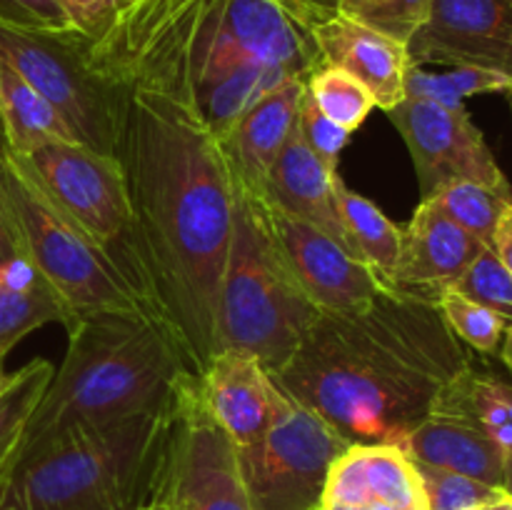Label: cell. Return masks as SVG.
<instances>
[{
  "instance_id": "1",
  "label": "cell",
  "mask_w": 512,
  "mask_h": 510,
  "mask_svg": "<svg viewBox=\"0 0 512 510\" xmlns=\"http://www.w3.org/2000/svg\"><path fill=\"white\" fill-rule=\"evenodd\" d=\"M200 0H130L93 50L113 88V158L130 230L115 265L195 378L215 353V313L238 173L193 85Z\"/></svg>"
},
{
  "instance_id": "2",
  "label": "cell",
  "mask_w": 512,
  "mask_h": 510,
  "mask_svg": "<svg viewBox=\"0 0 512 510\" xmlns=\"http://www.w3.org/2000/svg\"><path fill=\"white\" fill-rule=\"evenodd\" d=\"M468 363L438 300L385 288L365 308L320 315L273 380L350 445L403 448Z\"/></svg>"
},
{
  "instance_id": "3",
  "label": "cell",
  "mask_w": 512,
  "mask_h": 510,
  "mask_svg": "<svg viewBox=\"0 0 512 510\" xmlns=\"http://www.w3.org/2000/svg\"><path fill=\"white\" fill-rule=\"evenodd\" d=\"M195 378L173 340L145 310H98L68 328L63 365L53 373L23 450L88 425H108L165 410Z\"/></svg>"
},
{
  "instance_id": "4",
  "label": "cell",
  "mask_w": 512,
  "mask_h": 510,
  "mask_svg": "<svg viewBox=\"0 0 512 510\" xmlns=\"http://www.w3.org/2000/svg\"><path fill=\"white\" fill-rule=\"evenodd\" d=\"M175 403L75 428L18 453L0 483V510H140L163 460Z\"/></svg>"
},
{
  "instance_id": "5",
  "label": "cell",
  "mask_w": 512,
  "mask_h": 510,
  "mask_svg": "<svg viewBox=\"0 0 512 510\" xmlns=\"http://www.w3.org/2000/svg\"><path fill=\"white\" fill-rule=\"evenodd\" d=\"M190 65L205 118L228 140L245 110L285 80L308 78L323 58L283 0H200Z\"/></svg>"
},
{
  "instance_id": "6",
  "label": "cell",
  "mask_w": 512,
  "mask_h": 510,
  "mask_svg": "<svg viewBox=\"0 0 512 510\" xmlns=\"http://www.w3.org/2000/svg\"><path fill=\"white\" fill-rule=\"evenodd\" d=\"M320 315L280 243L270 200L238 178L233 238L218 290L215 353L248 350L273 375Z\"/></svg>"
},
{
  "instance_id": "7",
  "label": "cell",
  "mask_w": 512,
  "mask_h": 510,
  "mask_svg": "<svg viewBox=\"0 0 512 510\" xmlns=\"http://www.w3.org/2000/svg\"><path fill=\"white\" fill-rule=\"evenodd\" d=\"M0 170L20 250L68 305L73 323L98 310H143L110 255L55 208L28 165L3 145Z\"/></svg>"
},
{
  "instance_id": "8",
  "label": "cell",
  "mask_w": 512,
  "mask_h": 510,
  "mask_svg": "<svg viewBox=\"0 0 512 510\" xmlns=\"http://www.w3.org/2000/svg\"><path fill=\"white\" fill-rule=\"evenodd\" d=\"M0 63L63 115L75 143L113 155V88L100 68L93 38L78 30L43 33L0 23Z\"/></svg>"
},
{
  "instance_id": "9",
  "label": "cell",
  "mask_w": 512,
  "mask_h": 510,
  "mask_svg": "<svg viewBox=\"0 0 512 510\" xmlns=\"http://www.w3.org/2000/svg\"><path fill=\"white\" fill-rule=\"evenodd\" d=\"M348 445L333 425L283 393L268 430L255 443L235 445L253 510L320 508L330 468Z\"/></svg>"
},
{
  "instance_id": "10",
  "label": "cell",
  "mask_w": 512,
  "mask_h": 510,
  "mask_svg": "<svg viewBox=\"0 0 512 510\" xmlns=\"http://www.w3.org/2000/svg\"><path fill=\"white\" fill-rule=\"evenodd\" d=\"M160 480L173 510H253L233 438L200 395V380L175 403L160 460Z\"/></svg>"
},
{
  "instance_id": "11",
  "label": "cell",
  "mask_w": 512,
  "mask_h": 510,
  "mask_svg": "<svg viewBox=\"0 0 512 510\" xmlns=\"http://www.w3.org/2000/svg\"><path fill=\"white\" fill-rule=\"evenodd\" d=\"M20 160L55 208L115 263L130 230L128 190L118 160L75 140H50Z\"/></svg>"
},
{
  "instance_id": "12",
  "label": "cell",
  "mask_w": 512,
  "mask_h": 510,
  "mask_svg": "<svg viewBox=\"0 0 512 510\" xmlns=\"http://www.w3.org/2000/svg\"><path fill=\"white\" fill-rule=\"evenodd\" d=\"M388 118L408 145L423 200L458 180L495 188L510 185L465 108L453 110L430 100L405 98L388 110Z\"/></svg>"
},
{
  "instance_id": "13",
  "label": "cell",
  "mask_w": 512,
  "mask_h": 510,
  "mask_svg": "<svg viewBox=\"0 0 512 510\" xmlns=\"http://www.w3.org/2000/svg\"><path fill=\"white\" fill-rule=\"evenodd\" d=\"M410 65H473L512 78V0H433Z\"/></svg>"
},
{
  "instance_id": "14",
  "label": "cell",
  "mask_w": 512,
  "mask_h": 510,
  "mask_svg": "<svg viewBox=\"0 0 512 510\" xmlns=\"http://www.w3.org/2000/svg\"><path fill=\"white\" fill-rule=\"evenodd\" d=\"M270 208H273L275 230L293 263L295 275L320 313L360 310L373 303L385 288H390L363 260L353 258L328 233L283 213L275 205Z\"/></svg>"
},
{
  "instance_id": "15",
  "label": "cell",
  "mask_w": 512,
  "mask_h": 510,
  "mask_svg": "<svg viewBox=\"0 0 512 510\" xmlns=\"http://www.w3.org/2000/svg\"><path fill=\"white\" fill-rule=\"evenodd\" d=\"M488 245L460 228L433 200H420L413 218L403 225L400 258L393 288L400 293L438 300Z\"/></svg>"
},
{
  "instance_id": "16",
  "label": "cell",
  "mask_w": 512,
  "mask_h": 510,
  "mask_svg": "<svg viewBox=\"0 0 512 510\" xmlns=\"http://www.w3.org/2000/svg\"><path fill=\"white\" fill-rule=\"evenodd\" d=\"M200 395L233 443L250 445L268 430L283 400L273 375L248 350H218L210 358Z\"/></svg>"
},
{
  "instance_id": "17",
  "label": "cell",
  "mask_w": 512,
  "mask_h": 510,
  "mask_svg": "<svg viewBox=\"0 0 512 510\" xmlns=\"http://www.w3.org/2000/svg\"><path fill=\"white\" fill-rule=\"evenodd\" d=\"M323 65L343 70L368 88L375 105L388 113L405 100L408 48L363 23L333 13L310 25Z\"/></svg>"
},
{
  "instance_id": "18",
  "label": "cell",
  "mask_w": 512,
  "mask_h": 510,
  "mask_svg": "<svg viewBox=\"0 0 512 510\" xmlns=\"http://www.w3.org/2000/svg\"><path fill=\"white\" fill-rule=\"evenodd\" d=\"M323 503L355 508L390 503L400 510H428L418 468L398 445H348L330 468Z\"/></svg>"
},
{
  "instance_id": "19",
  "label": "cell",
  "mask_w": 512,
  "mask_h": 510,
  "mask_svg": "<svg viewBox=\"0 0 512 510\" xmlns=\"http://www.w3.org/2000/svg\"><path fill=\"white\" fill-rule=\"evenodd\" d=\"M335 180H338V168L325 165L295 128L260 193L270 200V205L320 228L353 255L340 220Z\"/></svg>"
},
{
  "instance_id": "20",
  "label": "cell",
  "mask_w": 512,
  "mask_h": 510,
  "mask_svg": "<svg viewBox=\"0 0 512 510\" xmlns=\"http://www.w3.org/2000/svg\"><path fill=\"white\" fill-rule=\"evenodd\" d=\"M303 98L305 80H285L263 95L253 108L245 110L243 118L230 130L225 145L233 158L235 173L248 188L263 190L275 160L298 128Z\"/></svg>"
},
{
  "instance_id": "21",
  "label": "cell",
  "mask_w": 512,
  "mask_h": 510,
  "mask_svg": "<svg viewBox=\"0 0 512 510\" xmlns=\"http://www.w3.org/2000/svg\"><path fill=\"white\" fill-rule=\"evenodd\" d=\"M415 463L468 475L505 490V450L475 425L443 415L425 418L403 445Z\"/></svg>"
},
{
  "instance_id": "22",
  "label": "cell",
  "mask_w": 512,
  "mask_h": 510,
  "mask_svg": "<svg viewBox=\"0 0 512 510\" xmlns=\"http://www.w3.org/2000/svg\"><path fill=\"white\" fill-rule=\"evenodd\" d=\"M430 415L475 425L488 433L505 455L512 450V383L493 373H483L475 368L473 360L440 390Z\"/></svg>"
},
{
  "instance_id": "23",
  "label": "cell",
  "mask_w": 512,
  "mask_h": 510,
  "mask_svg": "<svg viewBox=\"0 0 512 510\" xmlns=\"http://www.w3.org/2000/svg\"><path fill=\"white\" fill-rule=\"evenodd\" d=\"M50 140H73L63 115L15 70L0 63V145L25 158Z\"/></svg>"
},
{
  "instance_id": "24",
  "label": "cell",
  "mask_w": 512,
  "mask_h": 510,
  "mask_svg": "<svg viewBox=\"0 0 512 510\" xmlns=\"http://www.w3.org/2000/svg\"><path fill=\"white\" fill-rule=\"evenodd\" d=\"M335 198H338L340 220H343L353 255L363 260L383 283L390 285L400 258L403 225H395L378 205L350 190L340 175L335 180Z\"/></svg>"
},
{
  "instance_id": "25",
  "label": "cell",
  "mask_w": 512,
  "mask_h": 510,
  "mask_svg": "<svg viewBox=\"0 0 512 510\" xmlns=\"http://www.w3.org/2000/svg\"><path fill=\"white\" fill-rule=\"evenodd\" d=\"M53 373L55 368L50 360L35 358L10 373L8 385L0 390V483L13 468L25 428H28L43 393L48 390Z\"/></svg>"
},
{
  "instance_id": "26",
  "label": "cell",
  "mask_w": 512,
  "mask_h": 510,
  "mask_svg": "<svg viewBox=\"0 0 512 510\" xmlns=\"http://www.w3.org/2000/svg\"><path fill=\"white\" fill-rule=\"evenodd\" d=\"M483 93H512V78L473 65H450L448 70L410 65L405 73V98L430 100L443 108H465V98Z\"/></svg>"
},
{
  "instance_id": "27",
  "label": "cell",
  "mask_w": 512,
  "mask_h": 510,
  "mask_svg": "<svg viewBox=\"0 0 512 510\" xmlns=\"http://www.w3.org/2000/svg\"><path fill=\"white\" fill-rule=\"evenodd\" d=\"M48 323L73 325V313L60 300L45 278L30 288H5L0 285V355H8L15 343Z\"/></svg>"
},
{
  "instance_id": "28",
  "label": "cell",
  "mask_w": 512,
  "mask_h": 510,
  "mask_svg": "<svg viewBox=\"0 0 512 510\" xmlns=\"http://www.w3.org/2000/svg\"><path fill=\"white\" fill-rule=\"evenodd\" d=\"M425 200H433L453 223L483 240L485 245H493L495 228L512 205V185L495 188V185L475 183V180H458Z\"/></svg>"
},
{
  "instance_id": "29",
  "label": "cell",
  "mask_w": 512,
  "mask_h": 510,
  "mask_svg": "<svg viewBox=\"0 0 512 510\" xmlns=\"http://www.w3.org/2000/svg\"><path fill=\"white\" fill-rule=\"evenodd\" d=\"M305 93L313 100L315 108L345 128L355 133L368 120L370 110L375 108L373 95L368 93L360 80L333 65H320L305 78Z\"/></svg>"
},
{
  "instance_id": "30",
  "label": "cell",
  "mask_w": 512,
  "mask_h": 510,
  "mask_svg": "<svg viewBox=\"0 0 512 510\" xmlns=\"http://www.w3.org/2000/svg\"><path fill=\"white\" fill-rule=\"evenodd\" d=\"M438 308L460 343L483 355L498 353L505 328H508V320L503 315L465 298L463 293L453 288L438 295Z\"/></svg>"
},
{
  "instance_id": "31",
  "label": "cell",
  "mask_w": 512,
  "mask_h": 510,
  "mask_svg": "<svg viewBox=\"0 0 512 510\" xmlns=\"http://www.w3.org/2000/svg\"><path fill=\"white\" fill-rule=\"evenodd\" d=\"M430 10H433V0H343L338 13L408 48L413 35L428 20Z\"/></svg>"
},
{
  "instance_id": "32",
  "label": "cell",
  "mask_w": 512,
  "mask_h": 510,
  "mask_svg": "<svg viewBox=\"0 0 512 510\" xmlns=\"http://www.w3.org/2000/svg\"><path fill=\"white\" fill-rule=\"evenodd\" d=\"M415 468H418L420 483H423L428 510H483L498 503L505 495L503 488L468 478V475L430 468L423 463H415Z\"/></svg>"
},
{
  "instance_id": "33",
  "label": "cell",
  "mask_w": 512,
  "mask_h": 510,
  "mask_svg": "<svg viewBox=\"0 0 512 510\" xmlns=\"http://www.w3.org/2000/svg\"><path fill=\"white\" fill-rule=\"evenodd\" d=\"M453 290L475 300V303L485 305V308L495 310L508 323H512V275L490 245L483 248V253L455 280Z\"/></svg>"
},
{
  "instance_id": "34",
  "label": "cell",
  "mask_w": 512,
  "mask_h": 510,
  "mask_svg": "<svg viewBox=\"0 0 512 510\" xmlns=\"http://www.w3.org/2000/svg\"><path fill=\"white\" fill-rule=\"evenodd\" d=\"M298 130L300 135H303L305 143L310 145V150H313L325 165H330V168H338L340 153H343L350 135H353L345 128H340L338 123H333L330 118H325V115L315 108L313 100L308 98V93H305L303 105H300Z\"/></svg>"
},
{
  "instance_id": "35",
  "label": "cell",
  "mask_w": 512,
  "mask_h": 510,
  "mask_svg": "<svg viewBox=\"0 0 512 510\" xmlns=\"http://www.w3.org/2000/svg\"><path fill=\"white\" fill-rule=\"evenodd\" d=\"M0 23L43 33L75 30L60 0H0Z\"/></svg>"
},
{
  "instance_id": "36",
  "label": "cell",
  "mask_w": 512,
  "mask_h": 510,
  "mask_svg": "<svg viewBox=\"0 0 512 510\" xmlns=\"http://www.w3.org/2000/svg\"><path fill=\"white\" fill-rule=\"evenodd\" d=\"M75 30L88 38H100L118 15L115 0H60Z\"/></svg>"
},
{
  "instance_id": "37",
  "label": "cell",
  "mask_w": 512,
  "mask_h": 510,
  "mask_svg": "<svg viewBox=\"0 0 512 510\" xmlns=\"http://www.w3.org/2000/svg\"><path fill=\"white\" fill-rule=\"evenodd\" d=\"M300 20H305L308 25H313L315 20L328 18V15L338 13L340 3L343 0H283Z\"/></svg>"
},
{
  "instance_id": "38",
  "label": "cell",
  "mask_w": 512,
  "mask_h": 510,
  "mask_svg": "<svg viewBox=\"0 0 512 510\" xmlns=\"http://www.w3.org/2000/svg\"><path fill=\"white\" fill-rule=\"evenodd\" d=\"M490 248L495 250V255L503 260V265L512 275V205L505 210L503 218H500L498 228H495V235H493V245H490Z\"/></svg>"
},
{
  "instance_id": "39",
  "label": "cell",
  "mask_w": 512,
  "mask_h": 510,
  "mask_svg": "<svg viewBox=\"0 0 512 510\" xmlns=\"http://www.w3.org/2000/svg\"><path fill=\"white\" fill-rule=\"evenodd\" d=\"M18 258H25V255L20 253V245L15 243L13 233H10V230L3 225V220H0V273H3L10 263H15Z\"/></svg>"
},
{
  "instance_id": "40",
  "label": "cell",
  "mask_w": 512,
  "mask_h": 510,
  "mask_svg": "<svg viewBox=\"0 0 512 510\" xmlns=\"http://www.w3.org/2000/svg\"><path fill=\"white\" fill-rule=\"evenodd\" d=\"M140 510H173L168 493H165L163 480H160V468H158V475H155L153 490H150V495L145 498V503L140 505Z\"/></svg>"
},
{
  "instance_id": "41",
  "label": "cell",
  "mask_w": 512,
  "mask_h": 510,
  "mask_svg": "<svg viewBox=\"0 0 512 510\" xmlns=\"http://www.w3.org/2000/svg\"><path fill=\"white\" fill-rule=\"evenodd\" d=\"M0 220H3V225H5V228H8L10 233H13L15 243L20 245V240H18V228H15V218H13V213H10L8 195H5V185H3V170H0ZM20 253H23V250H20Z\"/></svg>"
},
{
  "instance_id": "42",
  "label": "cell",
  "mask_w": 512,
  "mask_h": 510,
  "mask_svg": "<svg viewBox=\"0 0 512 510\" xmlns=\"http://www.w3.org/2000/svg\"><path fill=\"white\" fill-rule=\"evenodd\" d=\"M500 360H503L505 368H508L512 375V323H508V328H505V335H503V343H500Z\"/></svg>"
},
{
  "instance_id": "43",
  "label": "cell",
  "mask_w": 512,
  "mask_h": 510,
  "mask_svg": "<svg viewBox=\"0 0 512 510\" xmlns=\"http://www.w3.org/2000/svg\"><path fill=\"white\" fill-rule=\"evenodd\" d=\"M505 493L512 495V450L505 458Z\"/></svg>"
},
{
  "instance_id": "44",
  "label": "cell",
  "mask_w": 512,
  "mask_h": 510,
  "mask_svg": "<svg viewBox=\"0 0 512 510\" xmlns=\"http://www.w3.org/2000/svg\"><path fill=\"white\" fill-rule=\"evenodd\" d=\"M483 510H512V495H508L505 493L503 498L498 500V503H493V505H488V508H483Z\"/></svg>"
},
{
  "instance_id": "45",
  "label": "cell",
  "mask_w": 512,
  "mask_h": 510,
  "mask_svg": "<svg viewBox=\"0 0 512 510\" xmlns=\"http://www.w3.org/2000/svg\"><path fill=\"white\" fill-rule=\"evenodd\" d=\"M5 358H8V355H0V390H3L10 380V373L5 370Z\"/></svg>"
},
{
  "instance_id": "46",
  "label": "cell",
  "mask_w": 512,
  "mask_h": 510,
  "mask_svg": "<svg viewBox=\"0 0 512 510\" xmlns=\"http://www.w3.org/2000/svg\"><path fill=\"white\" fill-rule=\"evenodd\" d=\"M320 510H360L355 505H340V503H320Z\"/></svg>"
},
{
  "instance_id": "47",
  "label": "cell",
  "mask_w": 512,
  "mask_h": 510,
  "mask_svg": "<svg viewBox=\"0 0 512 510\" xmlns=\"http://www.w3.org/2000/svg\"><path fill=\"white\" fill-rule=\"evenodd\" d=\"M360 510H400V508H395V505H390V503H370Z\"/></svg>"
},
{
  "instance_id": "48",
  "label": "cell",
  "mask_w": 512,
  "mask_h": 510,
  "mask_svg": "<svg viewBox=\"0 0 512 510\" xmlns=\"http://www.w3.org/2000/svg\"><path fill=\"white\" fill-rule=\"evenodd\" d=\"M130 0H115V5H118V8H123V5H128Z\"/></svg>"
},
{
  "instance_id": "49",
  "label": "cell",
  "mask_w": 512,
  "mask_h": 510,
  "mask_svg": "<svg viewBox=\"0 0 512 510\" xmlns=\"http://www.w3.org/2000/svg\"><path fill=\"white\" fill-rule=\"evenodd\" d=\"M315 510H320V508H315Z\"/></svg>"
}]
</instances>
